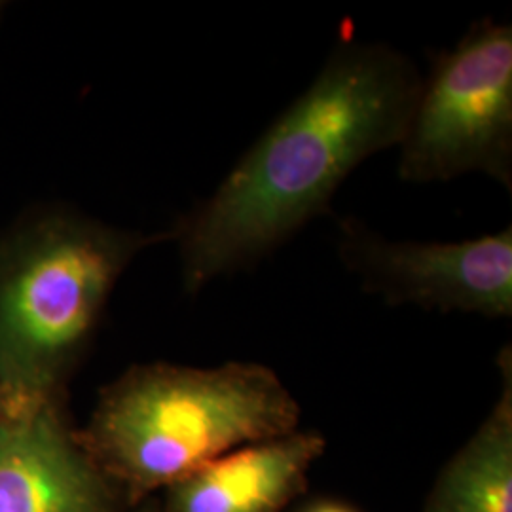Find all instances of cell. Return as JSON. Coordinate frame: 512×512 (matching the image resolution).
Returning a JSON list of instances; mask_svg holds the SVG:
<instances>
[{"label": "cell", "instance_id": "obj_5", "mask_svg": "<svg viewBox=\"0 0 512 512\" xmlns=\"http://www.w3.org/2000/svg\"><path fill=\"white\" fill-rule=\"evenodd\" d=\"M336 253L361 289L389 306L512 315V226L463 241H393L365 220L342 217Z\"/></svg>", "mask_w": 512, "mask_h": 512}, {"label": "cell", "instance_id": "obj_10", "mask_svg": "<svg viewBox=\"0 0 512 512\" xmlns=\"http://www.w3.org/2000/svg\"><path fill=\"white\" fill-rule=\"evenodd\" d=\"M6 408H8V404H6V397H4V391H2V387H0V418L4 416Z\"/></svg>", "mask_w": 512, "mask_h": 512}, {"label": "cell", "instance_id": "obj_2", "mask_svg": "<svg viewBox=\"0 0 512 512\" xmlns=\"http://www.w3.org/2000/svg\"><path fill=\"white\" fill-rule=\"evenodd\" d=\"M171 241L52 205L0 232V387L8 408L57 401L133 260ZM6 408V410H8Z\"/></svg>", "mask_w": 512, "mask_h": 512}, {"label": "cell", "instance_id": "obj_3", "mask_svg": "<svg viewBox=\"0 0 512 512\" xmlns=\"http://www.w3.org/2000/svg\"><path fill=\"white\" fill-rule=\"evenodd\" d=\"M300 406L272 368L139 365L103 389L80 444L131 495L171 488L236 448L298 431Z\"/></svg>", "mask_w": 512, "mask_h": 512}, {"label": "cell", "instance_id": "obj_8", "mask_svg": "<svg viewBox=\"0 0 512 512\" xmlns=\"http://www.w3.org/2000/svg\"><path fill=\"white\" fill-rule=\"evenodd\" d=\"M511 353L501 355V395L450 461L427 512H512Z\"/></svg>", "mask_w": 512, "mask_h": 512}, {"label": "cell", "instance_id": "obj_1", "mask_svg": "<svg viewBox=\"0 0 512 512\" xmlns=\"http://www.w3.org/2000/svg\"><path fill=\"white\" fill-rule=\"evenodd\" d=\"M421 80L399 48L342 38L219 186L169 228L184 293L251 270L325 215L359 165L399 147Z\"/></svg>", "mask_w": 512, "mask_h": 512}, {"label": "cell", "instance_id": "obj_7", "mask_svg": "<svg viewBox=\"0 0 512 512\" xmlns=\"http://www.w3.org/2000/svg\"><path fill=\"white\" fill-rule=\"evenodd\" d=\"M323 452L315 431L241 446L167 488V512H281Z\"/></svg>", "mask_w": 512, "mask_h": 512}, {"label": "cell", "instance_id": "obj_11", "mask_svg": "<svg viewBox=\"0 0 512 512\" xmlns=\"http://www.w3.org/2000/svg\"><path fill=\"white\" fill-rule=\"evenodd\" d=\"M4 12H6V2H2V0H0V18H2V14H4Z\"/></svg>", "mask_w": 512, "mask_h": 512}, {"label": "cell", "instance_id": "obj_9", "mask_svg": "<svg viewBox=\"0 0 512 512\" xmlns=\"http://www.w3.org/2000/svg\"><path fill=\"white\" fill-rule=\"evenodd\" d=\"M308 512H355L348 509V507H342V505H334V503H321L317 507H311Z\"/></svg>", "mask_w": 512, "mask_h": 512}, {"label": "cell", "instance_id": "obj_6", "mask_svg": "<svg viewBox=\"0 0 512 512\" xmlns=\"http://www.w3.org/2000/svg\"><path fill=\"white\" fill-rule=\"evenodd\" d=\"M0 512H107L105 476L57 401L8 408L0 418Z\"/></svg>", "mask_w": 512, "mask_h": 512}, {"label": "cell", "instance_id": "obj_4", "mask_svg": "<svg viewBox=\"0 0 512 512\" xmlns=\"http://www.w3.org/2000/svg\"><path fill=\"white\" fill-rule=\"evenodd\" d=\"M397 150L404 183L480 173L511 192V23L480 19L450 50L431 55Z\"/></svg>", "mask_w": 512, "mask_h": 512}]
</instances>
